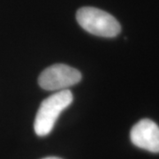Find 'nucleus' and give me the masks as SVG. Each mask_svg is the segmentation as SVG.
<instances>
[{
	"label": "nucleus",
	"mask_w": 159,
	"mask_h": 159,
	"mask_svg": "<svg viewBox=\"0 0 159 159\" xmlns=\"http://www.w3.org/2000/svg\"><path fill=\"white\" fill-rule=\"evenodd\" d=\"M74 96L69 89L60 90L47 97L40 105L34 119V128L38 136L51 133L58 116L73 102Z\"/></svg>",
	"instance_id": "1"
},
{
	"label": "nucleus",
	"mask_w": 159,
	"mask_h": 159,
	"mask_svg": "<svg viewBox=\"0 0 159 159\" xmlns=\"http://www.w3.org/2000/svg\"><path fill=\"white\" fill-rule=\"evenodd\" d=\"M80 26L87 32L102 37H115L121 27L115 18L106 11L95 7H82L76 13Z\"/></svg>",
	"instance_id": "2"
},
{
	"label": "nucleus",
	"mask_w": 159,
	"mask_h": 159,
	"mask_svg": "<svg viewBox=\"0 0 159 159\" xmlns=\"http://www.w3.org/2000/svg\"><path fill=\"white\" fill-rule=\"evenodd\" d=\"M81 74L66 65L57 64L42 72L38 78L40 87L45 90H64L79 83Z\"/></svg>",
	"instance_id": "3"
},
{
	"label": "nucleus",
	"mask_w": 159,
	"mask_h": 159,
	"mask_svg": "<svg viewBox=\"0 0 159 159\" xmlns=\"http://www.w3.org/2000/svg\"><path fill=\"white\" fill-rule=\"evenodd\" d=\"M132 143L152 153H159V126L148 119L140 120L130 132Z\"/></svg>",
	"instance_id": "4"
},
{
	"label": "nucleus",
	"mask_w": 159,
	"mask_h": 159,
	"mask_svg": "<svg viewBox=\"0 0 159 159\" xmlns=\"http://www.w3.org/2000/svg\"><path fill=\"white\" fill-rule=\"evenodd\" d=\"M43 159H61V158H59V157H45V158H43Z\"/></svg>",
	"instance_id": "5"
}]
</instances>
